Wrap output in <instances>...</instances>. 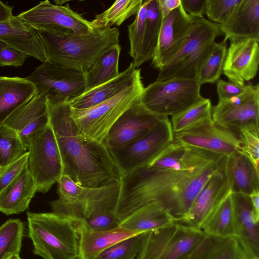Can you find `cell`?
<instances>
[{
	"label": "cell",
	"mask_w": 259,
	"mask_h": 259,
	"mask_svg": "<svg viewBox=\"0 0 259 259\" xmlns=\"http://www.w3.org/2000/svg\"><path fill=\"white\" fill-rule=\"evenodd\" d=\"M226 156L172 142L148 164L123 176L114 210L121 222L139 207L153 201L179 222Z\"/></svg>",
	"instance_id": "obj_1"
},
{
	"label": "cell",
	"mask_w": 259,
	"mask_h": 259,
	"mask_svg": "<svg viewBox=\"0 0 259 259\" xmlns=\"http://www.w3.org/2000/svg\"><path fill=\"white\" fill-rule=\"evenodd\" d=\"M47 104L63 174L86 187L119 184L122 174L111 151L104 143L91 140L79 131L71 117L69 102Z\"/></svg>",
	"instance_id": "obj_2"
},
{
	"label": "cell",
	"mask_w": 259,
	"mask_h": 259,
	"mask_svg": "<svg viewBox=\"0 0 259 259\" xmlns=\"http://www.w3.org/2000/svg\"><path fill=\"white\" fill-rule=\"evenodd\" d=\"M47 60L86 73L101 55L119 44L115 28L94 29L84 35L37 30Z\"/></svg>",
	"instance_id": "obj_3"
},
{
	"label": "cell",
	"mask_w": 259,
	"mask_h": 259,
	"mask_svg": "<svg viewBox=\"0 0 259 259\" xmlns=\"http://www.w3.org/2000/svg\"><path fill=\"white\" fill-rule=\"evenodd\" d=\"M33 253L44 259H77L79 234L76 221L53 212H27Z\"/></svg>",
	"instance_id": "obj_4"
},
{
	"label": "cell",
	"mask_w": 259,
	"mask_h": 259,
	"mask_svg": "<svg viewBox=\"0 0 259 259\" xmlns=\"http://www.w3.org/2000/svg\"><path fill=\"white\" fill-rule=\"evenodd\" d=\"M144 89L141 70L136 68L130 82L121 92L89 108H71V117L77 129L85 137L104 143L116 120L131 107L140 102Z\"/></svg>",
	"instance_id": "obj_5"
},
{
	"label": "cell",
	"mask_w": 259,
	"mask_h": 259,
	"mask_svg": "<svg viewBox=\"0 0 259 259\" xmlns=\"http://www.w3.org/2000/svg\"><path fill=\"white\" fill-rule=\"evenodd\" d=\"M193 24L184 44L174 57L159 70L156 80L172 78L197 77L215 39L222 35L218 24L203 17H192Z\"/></svg>",
	"instance_id": "obj_6"
},
{
	"label": "cell",
	"mask_w": 259,
	"mask_h": 259,
	"mask_svg": "<svg viewBox=\"0 0 259 259\" xmlns=\"http://www.w3.org/2000/svg\"><path fill=\"white\" fill-rule=\"evenodd\" d=\"M57 183L59 198L50 203L54 213L79 221L86 219L97 209L115 208L120 183L89 188L76 183L64 174Z\"/></svg>",
	"instance_id": "obj_7"
},
{
	"label": "cell",
	"mask_w": 259,
	"mask_h": 259,
	"mask_svg": "<svg viewBox=\"0 0 259 259\" xmlns=\"http://www.w3.org/2000/svg\"><path fill=\"white\" fill-rule=\"evenodd\" d=\"M206 235L176 222L145 233L137 259H192Z\"/></svg>",
	"instance_id": "obj_8"
},
{
	"label": "cell",
	"mask_w": 259,
	"mask_h": 259,
	"mask_svg": "<svg viewBox=\"0 0 259 259\" xmlns=\"http://www.w3.org/2000/svg\"><path fill=\"white\" fill-rule=\"evenodd\" d=\"M200 87L197 77L155 80L144 89L140 102L155 114L172 116L203 98Z\"/></svg>",
	"instance_id": "obj_9"
},
{
	"label": "cell",
	"mask_w": 259,
	"mask_h": 259,
	"mask_svg": "<svg viewBox=\"0 0 259 259\" xmlns=\"http://www.w3.org/2000/svg\"><path fill=\"white\" fill-rule=\"evenodd\" d=\"M27 166L37 191L47 192L63 174L62 159L50 124L30 136L26 142Z\"/></svg>",
	"instance_id": "obj_10"
},
{
	"label": "cell",
	"mask_w": 259,
	"mask_h": 259,
	"mask_svg": "<svg viewBox=\"0 0 259 259\" xmlns=\"http://www.w3.org/2000/svg\"><path fill=\"white\" fill-rule=\"evenodd\" d=\"M26 79L34 85L37 93H45L50 103L69 102L85 91V73L48 60Z\"/></svg>",
	"instance_id": "obj_11"
},
{
	"label": "cell",
	"mask_w": 259,
	"mask_h": 259,
	"mask_svg": "<svg viewBox=\"0 0 259 259\" xmlns=\"http://www.w3.org/2000/svg\"><path fill=\"white\" fill-rule=\"evenodd\" d=\"M18 16L36 30L84 35L94 29L90 21L73 11L68 4L53 5L49 1L40 2Z\"/></svg>",
	"instance_id": "obj_12"
},
{
	"label": "cell",
	"mask_w": 259,
	"mask_h": 259,
	"mask_svg": "<svg viewBox=\"0 0 259 259\" xmlns=\"http://www.w3.org/2000/svg\"><path fill=\"white\" fill-rule=\"evenodd\" d=\"M173 140L171 122L165 116L144 138L124 148L111 151L123 176L148 164Z\"/></svg>",
	"instance_id": "obj_13"
},
{
	"label": "cell",
	"mask_w": 259,
	"mask_h": 259,
	"mask_svg": "<svg viewBox=\"0 0 259 259\" xmlns=\"http://www.w3.org/2000/svg\"><path fill=\"white\" fill-rule=\"evenodd\" d=\"M173 141L226 156L240 151L238 136L234 132L216 124L212 118L174 133Z\"/></svg>",
	"instance_id": "obj_14"
},
{
	"label": "cell",
	"mask_w": 259,
	"mask_h": 259,
	"mask_svg": "<svg viewBox=\"0 0 259 259\" xmlns=\"http://www.w3.org/2000/svg\"><path fill=\"white\" fill-rule=\"evenodd\" d=\"M211 118L218 125L232 132L251 125L259 126L258 84L250 83L240 95L219 101L212 107Z\"/></svg>",
	"instance_id": "obj_15"
},
{
	"label": "cell",
	"mask_w": 259,
	"mask_h": 259,
	"mask_svg": "<svg viewBox=\"0 0 259 259\" xmlns=\"http://www.w3.org/2000/svg\"><path fill=\"white\" fill-rule=\"evenodd\" d=\"M164 117L150 111L139 102L114 123L104 144L112 151L124 148L147 136Z\"/></svg>",
	"instance_id": "obj_16"
},
{
	"label": "cell",
	"mask_w": 259,
	"mask_h": 259,
	"mask_svg": "<svg viewBox=\"0 0 259 259\" xmlns=\"http://www.w3.org/2000/svg\"><path fill=\"white\" fill-rule=\"evenodd\" d=\"M226 160L227 156L201 189L187 215L178 222L201 230L209 216L231 192L226 171Z\"/></svg>",
	"instance_id": "obj_17"
},
{
	"label": "cell",
	"mask_w": 259,
	"mask_h": 259,
	"mask_svg": "<svg viewBox=\"0 0 259 259\" xmlns=\"http://www.w3.org/2000/svg\"><path fill=\"white\" fill-rule=\"evenodd\" d=\"M193 19L181 4L162 20L152 65L159 70L176 54L184 44Z\"/></svg>",
	"instance_id": "obj_18"
},
{
	"label": "cell",
	"mask_w": 259,
	"mask_h": 259,
	"mask_svg": "<svg viewBox=\"0 0 259 259\" xmlns=\"http://www.w3.org/2000/svg\"><path fill=\"white\" fill-rule=\"evenodd\" d=\"M258 64V41L249 38L230 42L223 73L230 81L244 84L255 77Z\"/></svg>",
	"instance_id": "obj_19"
},
{
	"label": "cell",
	"mask_w": 259,
	"mask_h": 259,
	"mask_svg": "<svg viewBox=\"0 0 259 259\" xmlns=\"http://www.w3.org/2000/svg\"><path fill=\"white\" fill-rule=\"evenodd\" d=\"M235 237L249 259H259V219L248 195L232 192Z\"/></svg>",
	"instance_id": "obj_20"
},
{
	"label": "cell",
	"mask_w": 259,
	"mask_h": 259,
	"mask_svg": "<svg viewBox=\"0 0 259 259\" xmlns=\"http://www.w3.org/2000/svg\"><path fill=\"white\" fill-rule=\"evenodd\" d=\"M49 123L47 95H35L14 111L4 124L16 131L26 147L28 138Z\"/></svg>",
	"instance_id": "obj_21"
},
{
	"label": "cell",
	"mask_w": 259,
	"mask_h": 259,
	"mask_svg": "<svg viewBox=\"0 0 259 259\" xmlns=\"http://www.w3.org/2000/svg\"><path fill=\"white\" fill-rule=\"evenodd\" d=\"M224 41L245 39L259 41V0H241L226 21L219 24Z\"/></svg>",
	"instance_id": "obj_22"
},
{
	"label": "cell",
	"mask_w": 259,
	"mask_h": 259,
	"mask_svg": "<svg viewBox=\"0 0 259 259\" xmlns=\"http://www.w3.org/2000/svg\"><path fill=\"white\" fill-rule=\"evenodd\" d=\"M0 40L42 62L47 60L37 30L18 16L0 22Z\"/></svg>",
	"instance_id": "obj_23"
},
{
	"label": "cell",
	"mask_w": 259,
	"mask_h": 259,
	"mask_svg": "<svg viewBox=\"0 0 259 259\" xmlns=\"http://www.w3.org/2000/svg\"><path fill=\"white\" fill-rule=\"evenodd\" d=\"M79 234V249L77 259H94L109 246L130 237L141 234L118 226L105 231H95L89 228L84 220L76 221Z\"/></svg>",
	"instance_id": "obj_24"
},
{
	"label": "cell",
	"mask_w": 259,
	"mask_h": 259,
	"mask_svg": "<svg viewBox=\"0 0 259 259\" xmlns=\"http://www.w3.org/2000/svg\"><path fill=\"white\" fill-rule=\"evenodd\" d=\"M37 191L27 165L0 192V212L9 215L24 211Z\"/></svg>",
	"instance_id": "obj_25"
},
{
	"label": "cell",
	"mask_w": 259,
	"mask_h": 259,
	"mask_svg": "<svg viewBox=\"0 0 259 259\" xmlns=\"http://www.w3.org/2000/svg\"><path fill=\"white\" fill-rule=\"evenodd\" d=\"M176 222L177 220L160 202L153 201L133 211L119 226L130 231L143 233L164 228Z\"/></svg>",
	"instance_id": "obj_26"
},
{
	"label": "cell",
	"mask_w": 259,
	"mask_h": 259,
	"mask_svg": "<svg viewBox=\"0 0 259 259\" xmlns=\"http://www.w3.org/2000/svg\"><path fill=\"white\" fill-rule=\"evenodd\" d=\"M36 93L34 85L26 78L0 76V125Z\"/></svg>",
	"instance_id": "obj_27"
},
{
	"label": "cell",
	"mask_w": 259,
	"mask_h": 259,
	"mask_svg": "<svg viewBox=\"0 0 259 259\" xmlns=\"http://www.w3.org/2000/svg\"><path fill=\"white\" fill-rule=\"evenodd\" d=\"M226 171L232 192L249 195L259 190V174L240 151L227 156Z\"/></svg>",
	"instance_id": "obj_28"
},
{
	"label": "cell",
	"mask_w": 259,
	"mask_h": 259,
	"mask_svg": "<svg viewBox=\"0 0 259 259\" xmlns=\"http://www.w3.org/2000/svg\"><path fill=\"white\" fill-rule=\"evenodd\" d=\"M136 67L129 66L112 79L84 92L69 101L72 108L84 109L97 105L117 95L130 82Z\"/></svg>",
	"instance_id": "obj_29"
},
{
	"label": "cell",
	"mask_w": 259,
	"mask_h": 259,
	"mask_svg": "<svg viewBox=\"0 0 259 259\" xmlns=\"http://www.w3.org/2000/svg\"><path fill=\"white\" fill-rule=\"evenodd\" d=\"M207 236L227 238L235 237V224L232 192L219 204L202 227Z\"/></svg>",
	"instance_id": "obj_30"
},
{
	"label": "cell",
	"mask_w": 259,
	"mask_h": 259,
	"mask_svg": "<svg viewBox=\"0 0 259 259\" xmlns=\"http://www.w3.org/2000/svg\"><path fill=\"white\" fill-rule=\"evenodd\" d=\"M120 51L119 44H116L111 46L101 55L85 73V91L106 82L118 75Z\"/></svg>",
	"instance_id": "obj_31"
},
{
	"label": "cell",
	"mask_w": 259,
	"mask_h": 259,
	"mask_svg": "<svg viewBox=\"0 0 259 259\" xmlns=\"http://www.w3.org/2000/svg\"><path fill=\"white\" fill-rule=\"evenodd\" d=\"M192 259H249L235 237L219 238L206 235Z\"/></svg>",
	"instance_id": "obj_32"
},
{
	"label": "cell",
	"mask_w": 259,
	"mask_h": 259,
	"mask_svg": "<svg viewBox=\"0 0 259 259\" xmlns=\"http://www.w3.org/2000/svg\"><path fill=\"white\" fill-rule=\"evenodd\" d=\"M142 0H117L103 12L96 16L91 22L93 29L111 28L113 25L119 26L127 18L137 14L141 8Z\"/></svg>",
	"instance_id": "obj_33"
},
{
	"label": "cell",
	"mask_w": 259,
	"mask_h": 259,
	"mask_svg": "<svg viewBox=\"0 0 259 259\" xmlns=\"http://www.w3.org/2000/svg\"><path fill=\"white\" fill-rule=\"evenodd\" d=\"M162 20L158 0H147L141 65L153 59Z\"/></svg>",
	"instance_id": "obj_34"
},
{
	"label": "cell",
	"mask_w": 259,
	"mask_h": 259,
	"mask_svg": "<svg viewBox=\"0 0 259 259\" xmlns=\"http://www.w3.org/2000/svg\"><path fill=\"white\" fill-rule=\"evenodd\" d=\"M227 41L214 42L212 48L200 66L197 78L200 85L214 83L220 79L227 54Z\"/></svg>",
	"instance_id": "obj_35"
},
{
	"label": "cell",
	"mask_w": 259,
	"mask_h": 259,
	"mask_svg": "<svg viewBox=\"0 0 259 259\" xmlns=\"http://www.w3.org/2000/svg\"><path fill=\"white\" fill-rule=\"evenodd\" d=\"M24 224L19 219H9L0 226V259L19 254L24 235Z\"/></svg>",
	"instance_id": "obj_36"
},
{
	"label": "cell",
	"mask_w": 259,
	"mask_h": 259,
	"mask_svg": "<svg viewBox=\"0 0 259 259\" xmlns=\"http://www.w3.org/2000/svg\"><path fill=\"white\" fill-rule=\"evenodd\" d=\"M212 105L209 99L202 98L182 112L171 116L174 133L183 131L201 120L211 118Z\"/></svg>",
	"instance_id": "obj_37"
},
{
	"label": "cell",
	"mask_w": 259,
	"mask_h": 259,
	"mask_svg": "<svg viewBox=\"0 0 259 259\" xmlns=\"http://www.w3.org/2000/svg\"><path fill=\"white\" fill-rule=\"evenodd\" d=\"M17 133L3 124L0 125V169L27 152Z\"/></svg>",
	"instance_id": "obj_38"
},
{
	"label": "cell",
	"mask_w": 259,
	"mask_h": 259,
	"mask_svg": "<svg viewBox=\"0 0 259 259\" xmlns=\"http://www.w3.org/2000/svg\"><path fill=\"white\" fill-rule=\"evenodd\" d=\"M147 0L144 1L136 14L134 21L128 25L130 44L129 54L133 59L136 68L140 67L144 36Z\"/></svg>",
	"instance_id": "obj_39"
},
{
	"label": "cell",
	"mask_w": 259,
	"mask_h": 259,
	"mask_svg": "<svg viewBox=\"0 0 259 259\" xmlns=\"http://www.w3.org/2000/svg\"><path fill=\"white\" fill-rule=\"evenodd\" d=\"M146 233L117 242L105 249L94 259H135L141 248Z\"/></svg>",
	"instance_id": "obj_40"
},
{
	"label": "cell",
	"mask_w": 259,
	"mask_h": 259,
	"mask_svg": "<svg viewBox=\"0 0 259 259\" xmlns=\"http://www.w3.org/2000/svg\"><path fill=\"white\" fill-rule=\"evenodd\" d=\"M238 132L240 152L248 158L258 173L259 126H246Z\"/></svg>",
	"instance_id": "obj_41"
},
{
	"label": "cell",
	"mask_w": 259,
	"mask_h": 259,
	"mask_svg": "<svg viewBox=\"0 0 259 259\" xmlns=\"http://www.w3.org/2000/svg\"><path fill=\"white\" fill-rule=\"evenodd\" d=\"M114 210V208L109 207L98 209L84 220L87 226L95 231L112 229L118 226L121 222L116 217Z\"/></svg>",
	"instance_id": "obj_42"
},
{
	"label": "cell",
	"mask_w": 259,
	"mask_h": 259,
	"mask_svg": "<svg viewBox=\"0 0 259 259\" xmlns=\"http://www.w3.org/2000/svg\"><path fill=\"white\" fill-rule=\"evenodd\" d=\"M241 0H207L205 14L209 21L218 24L224 23Z\"/></svg>",
	"instance_id": "obj_43"
},
{
	"label": "cell",
	"mask_w": 259,
	"mask_h": 259,
	"mask_svg": "<svg viewBox=\"0 0 259 259\" xmlns=\"http://www.w3.org/2000/svg\"><path fill=\"white\" fill-rule=\"evenodd\" d=\"M29 57L15 47L0 40V66L20 67Z\"/></svg>",
	"instance_id": "obj_44"
},
{
	"label": "cell",
	"mask_w": 259,
	"mask_h": 259,
	"mask_svg": "<svg viewBox=\"0 0 259 259\" xmlns=\"http://www.w3.org/2000/svg\"><path fill=\"white\" fill-rule=\"evenodd\" d=\"M28 157V153L27 152L5 167L0 169V192L27 165Z\"/></svg>",
	"instance_id": "obj_45"
},
{
	"label": "cell",
	"mask_w": 259,
	"mask_h": 259,
	"mask_svg": "<svg viewBox=\"0 0 259 259\" xmlns=\"http://www.w3.org/2000/svg\"><path fill=\"white\" fill-rule=\"evenodd\" d=\"M217 82L219 101L228 100L237 97L243 93L247 87V85L244 84L226 81L221 79Z\"/></svg>",
	"instance_id": "obj_46"
},
{
	"label": "cell",
	"mask_w": 259,
	"mask_h": 259,
	"mask_svg": "<svg viewBox=\"0 0 259 259\" xmlns=\"http://www.w3.org/2000/svg\"><path fill=\"white\" fill-rule=\"evenodd\" d=\"M207 0H181V4L191 17H202L205 14Z\"/></svg>",
	"instance_id": "obj_47"
},
{
	"label": "cell",
	"mask_w": 259,
	"mask_h": 259,
	"mask_svg": "<svg viewBox=\"0 0 259 259\" xmlns=\"http://www.w3.org/2000/svg\"><path fill=\"white\" fill-rule=\"evenodd\" d=\"M158 2L163 19L181 4V0H158Z\"/></svg>",
	"instance_id": "obj_48"
},
{
	"label": "cell",
	"mask_w": 259,
	"mask_h": 259,
	"mask_svg": "<svg viewBox=\"0 0 259 259\" xmlns=\"http://www.w3.org/2000/svg\"><path fill=\"white\" fill-rule=\"evenodd\" d=\"M13 9V7L0 1V22L6 21L14 16Z\"/></svg>",
	"instance_id": "obj_49"
},
{
	"label": "cell",
	"mask_w": 259,
	"mask_h": 259,
	"mask_svg": "<svg viewBox=\"0 0 259 259\" xmlns=\"http://www.w3.org/2000/svg\"><path fill=\"white\" fill-rule=\"evenodd\" d=\"M253 212L259 219V190H256L249 195Z\"/></svg>",
	"instance_id": "obj_50"
},
{
	"label": "cell",
	"mask_w": 259,
	"mask_h": 259,
	"mask_svg": "<svg viewBox=\"0 0 259 259\" xmlns=\"http://www.w3.org/2000/svg\"><path fill=\"white\" fill-rule=\"evenodd\" d=\"M8 259H21V258L19 256V254H13L12 256H11Z\"/></svg>",
	"instance_id": "obj_51"
}]
</instances>
